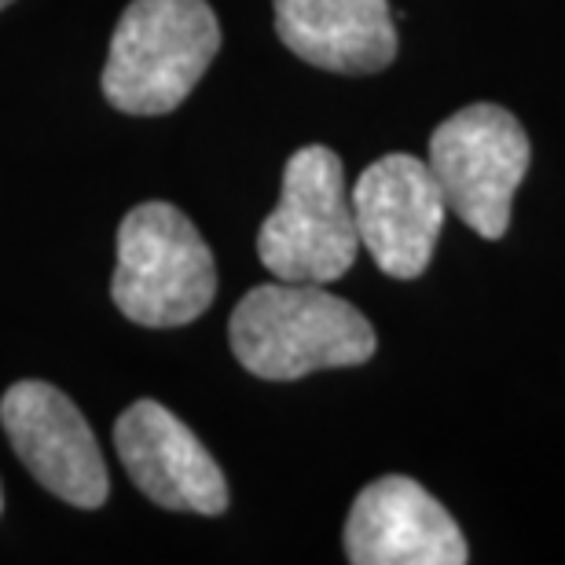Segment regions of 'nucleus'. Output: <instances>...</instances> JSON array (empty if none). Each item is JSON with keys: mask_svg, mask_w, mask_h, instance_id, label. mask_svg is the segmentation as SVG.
<instances>
[{"mask_svg": "<svg viewBox=\"0 0 565 565\" xmlns=\"http://www.w3.org/2000/svg\"><path fill=\"white\" fill-rule=\"evenodd\" d=\"M345 558L353 565H462L470 551L456 518L419 481L390 473L353 500Z\"/></svg>", "mask_w": 565, "mask_h": 565, "instance_id": "9", "label": "nucleus"}, {"mask_svg": "<svg viewBox=\"0 0 565 565\" xmlns=\"http://www.w3.org/2000/svg\"><path fill=\"white\" fill-rule=\"evenodd\" d=\"M429 169L448 210L481 239H500L511 228V202L529 169V137L511 110L470 104L434 129Z\"/></svg>", "mask_w": 565, "mask_h": 565, "instance_id": "5", "label": "nucleus"}, {"mask_svg": "<svg viewBox=\"0 0 565 565\" xmlns=\"http://www.w3.org/2000/svg\"><path fill=\"white\" fill-rule=\"evenodd\" d=\"M232 353L257 379L294 382L327 367H360L379 338L367 316L323 282H265L235 305Z\"/></svg>", "mask_w": 565, "mask_h": 565, "instance_id": "1", "label": "nucleus"}, {"mask_svg": "<svg viewBox=\"0 0 565 565\" xmlns=\"http://www.w3.org/2000/svg\"><path fill=\"white\" fill-rule=\"evenodd\" d=\"M217 294V265L199 228L169 202H143L118 228L110 298L140 327H184Z\"/></svg>", "mask_w": 565, "mask_h": 565, "instance_id": "4", "label": "nucleus"}, {"mask_svg": "<svg viewBox=\"0 0 565 565\" xmlns=\"http://www.w3.org/2000/svg\"><path fill=\"white\" fill-rule=\"evenodd\" d=\"M0 423L33 478L63 503L96 511L110 492L99 445L77 404L49 382H15L0 401Z\"/></svg>", "mask_w": 565, "mask_h": 565, "instance_id": "6", "label": "nucleus"}, {"mask_svg": "<svg viewBox=\"0 0 565 565\" xmlns=\"http://www.w3.org/2000/svg\"><path fill=\"white\" fill-rule=\"evenodd\" d=\"M279 41L334 74H375L397 60L390 0H273Z\"/></svg>", "mask_w": 565, "mask_h": 565, "instance_id": "10", "label": "nucleus"}, {"mask_svg": "<svg viewBox=\"0 0 565 565\" xmlns=\"http://www.w3.org/2000/svg\"><path fill=\"white\" fill-rule=\"evenodd\" d=\"M445 191L429 162L386 154L360 173L353 213L364 250L390 279H419L445 228Z\"/></svg>", "mask_w": 565, "mask_h": 565, "instance_id": "7", "label": "nucleus"}, {"mask_svg": "<svg viewBox=\"0 0 565 565\" xmlns=\"http://www.w3.org/2000/svg\"><path fill=\"white\" fill-rule=\"evenodd\" d=\"M11 4V0H0V8H8Z\"/></svg>", "mask_w": 565, "mask_h": 565, "instance_id": "12", "label": "nucleus"}, {"mask_svg": "<svg viewBox=\"0 0 565 565\" xmlns=\"http://www.w3.org/2000/svg\"><path fill=\"white\" fill-rule=\"evenodd\" d=\"M115 448L132 484L166 511L224 514L228 507L221 467L166 404H129L115 423Z\"/></svg>", "mask_w": 565, "mask_h": 565, "instance_id": "8", "label": "nucleus"}, {"mask_svg": "<svg viewBox=\"0 0 565 565\" xmlns=\"http://www.w3.org/2000/svg\"><path fill=\"white\" fill-rule=\"evenodd\" d=\"M221 49L206 0H132L104 66V96L121 115H169L191 96Z\"/></svg>", "mask_w": 565, "mask_h": 565, "instance_id": "2", "label": "nucleus"}, {"mask_svg": "<svg viewBox=\"0 0 565 565\" xmlns=\"http://www.w3.org/2000/svg\"><path fill=\"white\" fill-rule=\"evenodd\" d=\"M0 511H4V492H0Z\"/></svg>", "mask_w": 565, "mask_h": 565, "instance_id": "11", "label": "nucleus"}, {"mask_svg": "<svg viewBox=\"0 0 565 565\" xmlns=\"http://www.w3.org/2000/svg\"><path fill=\"white\" fill-rule=\"evenodd\" d=\"M356 213L345 166L331 147L309 143L282 169L279 206L257 232V257L276 279L334 282L356 262Z\"/></svg>", "mask_w": 565, "mask_h": 565, "instance_id": "3", "label": "nucleus"}]
</instances>
